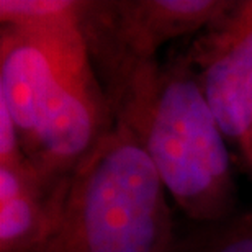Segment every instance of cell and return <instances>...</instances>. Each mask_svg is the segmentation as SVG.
I'll use <instances>...</instances> for the list:
<instances>
[{"label": "cell", "instance_id": "ba28073f", "mask_svg": "<svg viewBox=\"0 0 252 252\" xmlns=\"http://www.w3.org/2000/svg\"><path fill=\"white\" fill-rule=\"evenodd\" d=\"M174 252H252V210L231 215L177 241Z\"/></svg>", "mask_w": 252, "mask_h": 252}, {"label": "cell", "instance_id": "52a82bcc", "mask_svg": "<svg viewBox=\"0 0 252 252\" xmlns=\"http://www.w3.org/2000/svg\"><path fill=\"white\" fill-rule=\"evenodd\" d=\"M84 8L77 0H0V23L51 41H80Z\"/></svg>", "mask_w": 252, "mask_h": 252}, {"label": "cell", "instance_id": "277c9868", "mask_svg": "<svg viewBox=\"0 0 252 252\" xmlns=\"http://www.w3.org/2000/svg\"><path fill=\"white\" fill-rule=\"evenodd\" d=\"M187 59L226 139L241 144L252 125V0L233 2L191 43Z\"/></svg>", "mask_w": 252, "mask_h": 252}, {"label": "cell", "instance_id": "9c48e42d", "mask_svg": "<svg viewBox=\"0 0 252 252\" xmlns=\"http://www.w3.org/2000/svg\"><path fill=\"white\" fill-rule=\"evenodd\" d=\"M239 148L243 149L244 158H246V160H248V164L251 165V169H252V125H251L248 133H246V136L243 138V141H241Z\"/></svg>", "mask_w": 252, "mask_h": 252}, {"label": "cell", "instance_id": "5b68a950", "mask_svg": "<svg viewBox=\"0 0 252 252\" xmlns=\"http://www.w3.org/2000/svg\"><path fill=\"white\" fill-rule=\"evenodd\" d=\"M94 67L85 41H49L13 28L0 34V103L13 118L22 146L48 103L74 70Z\"/></svg>", "mask_w": 252, "mask_h": 252}, {"label": "cell", "instance_id": "7a4b0ae2", "mask_svg": "<svg viewBox=\"0 0 252 252\" xmlns=\"http://www.w3.org/2000/svg\"><path fill=\"white\" fill-rule=\"evenodd\" d=\"M165 189L122 120L75 169L53 231L36 252H174Z\"/></svg>", "mask_w": 252, "mask_h": 252}, {"label": "cell", "instance_id": "6da1fadb", "mask_svg": "<svg viewBox=\"0 0 252 252\" xmlns=\"http://www.w3.org/2000/svg\"><path fill=\"white\" fill-rule=\"evenodd\" d=\"M108 107L136 134L187 218L211 224L234 215L226 136L187 56L144 64Z\"/></svg>", "mask_w": 252, "mask_h": 252}, {"label": "cell", "instance_id": "3957f363", "mask_svg": "<svg viewBox=\"0 0 252 252\" xmlns=\"http://www.w3.org/2000/svg\"><path fill=\"white\" fill-rule=\"evenodd\" d=\"M228 0L85 2L82 30L90 63L110 103L156 53L175 38L203 32L228 12Z\"/></svg>", "mask_w": 252, "mask_h": 252}, {"label": "cell", "instance_id": "8992f818", "mask_svg": "<svg viewBox=\"0 0 252 252\" xmlns=\"http://www.w3.org/2000/svg\"><path fill=\"white\" fill-rule=\"evenodd\" d=\"M69 180L51 187L34 169L0 167V252L41 248L56 224Z\"/></svg>", "mask_w": 252, "mask_h": 252}]
</instances>
